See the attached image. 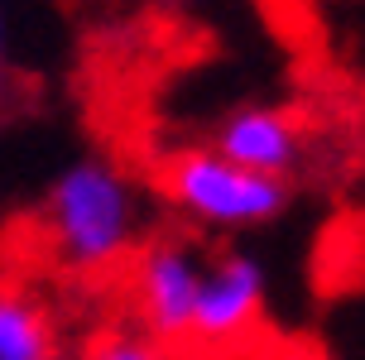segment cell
Instances as JSON below:
<instances>
[{"label":"cell","instance_id":"cell-4","mask_svg":"<svg viewBox=\"0 0 365 360\" xmlns=\"http://www.w3.org/2000/svg\"><path fill=\"white\" fill-rule=\"evenodd\" d=\"M264 298H269V279L250 250H226L217 259H207L197 307H192V336L212 346L236 341L259 322Z\"/></svg>","mask_w":365,"mask_h":360},{"label":"cell","instance_id":"cell-8","mask_svg":"<svg viewBox=\"0 0 365 360\" xmlns=\"http://www.w3.org/2000/svg\"><path fill=\"white\" fill-rule=\"evenodd\" d=\"M0 68H5V29H0Z\"/></svg>","mask_w":365,"mask_h":360},{"label":"cell","instance_id":"cell-6","mask_svg":"<svg viewBox=\"0 0 365 360\" xmlns=\"http://www.w3.org/2000/svg\"><path fill=\"white\" fill-rule=\"evenodd\" d=\"M58 336L38 298L24 288H0V360H53Z\"/></svg>","mask_w":365,"mask_h":360},{"label":"cell","instance_id":"cell-7","mask_svg":"<svg viewBox=\"0 0 365 360\" xmlns=\"http://www.w3.org/2000/svg\"><path fill=\"white\" fill-rule=\"evenodd\" d=\"M82 360H164L159 341H149V336H135V331H110L101 341H91L82 351Z\"/></svg>","mask_w":365,"mask_h":360},{"label":"cell","instance_id":"cell-3","mask_svg":"<svg viewBox=\"0 0 365 360\" xmlns=\"http://www.w3.org/2000/svg\"><path fill=\"white\" fill-rule=\"evenodd\" d=\"M207 274V254L192 240H154L135 259V307L149 341H182L192 336V307Z\"/></svg>","mask_w":365,"mask_h":360},{"label":"cell","instance_id":"cell-5","mask_svg":"<svg viewBox=\"0 0 365 360\" xmlns=\"http://www.w3.org/2000/svg\"><path fill=\"white\" fill-rule=\"evenodd\" d=\"M212 149L226 154L231 163H240V168H250V173L289 178L298 154H303V135L293 125V115L274 106H236L217 125Z\"/></svg>","mask_w":365,"mask_h":360},{"label":"cell","instance_id":"cell-1","mask_svg":"<svg viewBox=\"0 0 365 360\" xmlns=\"http://www.w3.org/2000/svg\"><path fill=\"white\" fill-rule=\"evenodd\" d=\"M48 231L73 269H106L140 240V192L115 163L73 159L48 182Z\"/></svg>","mask_w":365,"mask_h":360},{"label":"cell","instance_id":"cell-2","mask_svg":"<svg viewBox=\"0 0 365 360\" xmlns=\"http://www.w3.org/2000/svg\"><path fill=\"white\" fill-rule=\"evenodd\" d=\"M159 187L182 216L212 231H250L289 207V178H264L231 163L212 144L173 149L159 163Z\"/></svg>","mask_w":365,"mask_h":360}]
</instances>
